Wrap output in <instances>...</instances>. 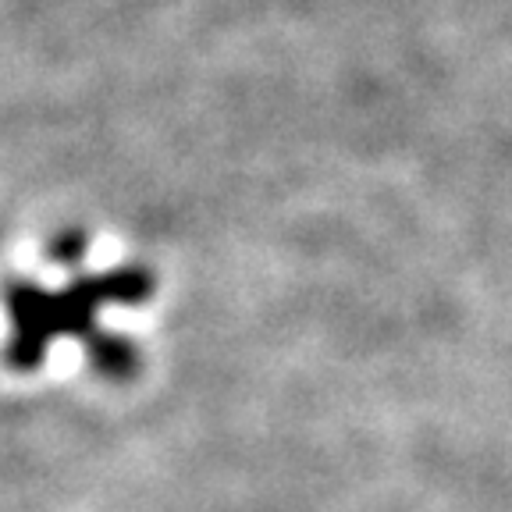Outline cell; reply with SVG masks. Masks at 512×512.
Masks as SVG:
<instances>
[{
  "label": "cell",
  "mask_w": 512,
  "mask_h": 512,
  "mask_svg": "<svg viewBox=\"0 0 512 512\" xmlns=\"http://www.w3.org/2000/svg\"><path fill=\"white\" fill-rule=\"evenodd\" d=\"M82 249H86V235L82 232H61L50 246V260H61V264H72L79 260Z\"/></svg>",
  "instance_id": "cell-2"
},
{
  "label": "cell",
  "mask_w": 512,
  "mask_h": 512,
  "mask_svg": "<svg viewBox=\"0 0 512 512\" xmlns=\"http://www.w3.org/2000/svg\"><path fill=\"white\" fill-rule=\"evenodd\" d=\"M153 292V278L136 267L100 274V278H79L68 292H43L29 281H11L8 303L15 313V342H11V363L32 370L43 360L54 335H79L86 345L100 342L96 331V306L100 303H143Z\"/></svg>",
  "instance_id": "cell-1"
}]
</instances>
